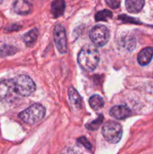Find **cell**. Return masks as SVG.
Wrapping results in <instances>:
<instances>
[{"label":"cell","instance_id":"obj_10","mask_svg":"<svg viewBox=\"0 0 153 154\" xmlns=\"http://www.w3.org/2000/svg\"><path fill=\"white\" fill-rule=\"evenodd\" d=\"M153 57V48L148 47L142 49L138 54L137 61L140 66H146L151 62Z\"/></svg>","mask_w":153,"mask_h":154},{"label":"cell","instance_id":"obj_22","mask_svg":"<svg viewBox=\"0 0 153 154\" xmlns=\"http://www.w3.org/2000/svg\"><path fill=\"white\" fill-rule=\"evenodd\" d=\"M2 2V0H0V4H1Z\"/></svg>","mask_w":153,"mask_h":154},{"label":"cell","instance_id":"obj_6","mask_svg":"<svg viewBox=\"0 0 153 154\" xmlns=\"http://www.w3.org/2000/svg\"><path fill=\"white\" fill-rule=\"evenodd\" d=\"M53 38L57 50L60 54L67 53V36L64 26L62 25H56L53 29Z\"/></svg>","mask_w":153,"mask_h":154},{"label":"cell","instance_id":"obj_7","mask_svg":"<svg viewBox=\"0 0 153 154\" xmlns=\"http://www.w3.org/2000/svg\"><path fill=\"white\" fill-rule=\"evenodd\" d=\"M15 92L13 79L4 80L0 82V102L9 100Z\"/></svg>","mask_w":153,"mask_h":154},{"label":"cell","instance_id":"obj_11","mask_svg":"<svg viewBox=\"0 0 153 154\" xmlns=\"http://www.w3.org/2000/svg\"><path fill=\"white\" fill-rule=\"evenodd\" d=\"M145 4V0H125V7L128 11L137 14L140 11Z\"/></svg>","mask_w":153,"mask_h":154},{"label":"cell","instance_id":"obj_15","mask_svg":"<svg viewBox=\"0 0 153 154\" xmlns=\"http://www.w3.org/2000/svg\"><path fill=\"white\" fill-rule=\"evenodd\" d=\"M89 105L93 110L98 111L103 108L104 105V101L101 96L98 95H94L89 99Z\"/></svg>","mask_w":153,"mask_h":154},{"label":"cell","instance_id":"obj_9","mask_svg":"<svg viewBox=\"0 0 153 154\" xmlns=\"http://www.w3.org/2000/svg\"><path fill=\"white\" fill-rule=\"evenodd\" d=\"M131 114L130 108L125 105H116V106L112 107L110 111V115L113 118L117 120H123Z\"/></svg>","mask_w":153,"mask_h":154},{"label":"cell","instance_id":"obj_13","mask_svg":"<svg viewBox=\"0 0 153 154\" xmlns=\"http://www.w3.org/2000/svg\"><path fill=\"white\" fill-rule=\"evenodd\" d=\"M68 96L71 105L76 109H80L81 107V98L78 92L74 87H70L68 89Z\"/></svg>","mask_w":153,"mask_h":154},{"label":"cell","instance_id":"obj_3","mask_svg":"<svg viewBox=\"0 0 153 154\" xmlns=\"http://www.w3.org/2000/svg\"><path fill=\"white\" fill-rule=\"evenodd\" d=\"M13 81L16 94L22 96H28L35 90V84L30 77L19 75L13 78Z\"/></svg>","mask_w":153,"mask_h":154},{"label":"cell","instance_id":"obj_2","mask_svg":"<svg viewBox=\"0 0 153 154\" xmlns=\"http://www.w3.org/2000/svg\"><path fill=\"white\" fill-rule=\"evenodd\" d=\"M45 112L46 110L44 107L42 106L40 104L36 103L20 113L19 117L24 123L34 124L44 117Z\"/></svg>","mask_w":153,"mask_h":154},{"label":"cell","instance_id":"obj_8","mask_svg":"<svg viewBox=\"0 0 153 154\" xmlns=\"http://www.w3.org/2000/svg\"><path fill=\"white\" fill-rule=\"evenodd\" d=\"M32 0H16L14 4V8L16 13L20 15H27L32 11Z\"/></svg>","mask_w":153,"mask_h":154},{"label":"cell","instance_id":"obj_21","mask_svg":"<svg viewBox=\"0 0 153 154\" xmlns=\"http://www.w3.org/2000/svg\"><path fill=\"white\" fill-rule=\"evenodd\" d=\"M106 2L111 8H118L120 6L119 0H106Z\"/></svg>","mask_w":153,"mask_h":154},{"label":"cell","instance_id":"obj_12","mask_svg":"<svg viewBox=\"0 0 153 154\" xmlns=\"http://www.w3.org/2000/svg\"><path fill=\"white\" fill-rule=\"evenodd\" d=\"M65 2L64 0H54L51 4V12L54 17H58L64 14Z\"/></svg>","mask_w":153,"mask_h":154},{"label":"cell","instance_id":"obj_20","mask_svg":"<svg viewBox=\"0 0 153 154\" xmlns=\"http://www.w3.org/2000/svg\"><path fill=\"white\" fill-rule=\"evenodd\" d=\"M76 143H77L79 145L82 146L83 147H85V148L87 149V150H91L92 148L91 143L86 139V137L82 136V137H80V138H79L77 140H76Z\"/></svg>","mask_w":153,"mask_h":154},{"label":"cell","instance_id":"obj_18","mask_svg":"<svg viewBox=\"0 0 153 154\" xmlns=\"http://www.w3.org/2000/svg\"><path fill=\"white\" fill-rule=\"evenodd\" d=\"M104 120V116L102 114H100V115L98 117V118L96 119L95 120H93L91 123H88L86 125L87 129H90V130H96L99 128V126H100V124L102 123Z\"/></svg>","mask_w":153,"mask_h":154},{"label":"cell","instance_id":"obj_4","mask_svg":"<svg viewBox=\"0 0 153 154\" xmlns=\"http://www.w3.org/2000/svg\"><path fill=\"white\" fill-rule=\"evenodd\" d=\"M102 135L108 142L116 144L121 140L122 136V128L121 125L116 122L109 121L104 125Z\"/></svg>","mask_w":153,"mask_h":154},{"label":"cell","instance_id":"obj_17","mask_svg":"<svg viewBox=\"0 0 153 154\" xmlns=\"http://www.w3.org/2000/svg\"><path fill=\"white\" fill-rule=\"evenodd\" d=\"M16 52V49L14 47L10 45H3L0 48V56L1 57H8L14 54Z\"/></svg>","mask_w":153,"mask_h":154},{"label":"cell","instance_id":"obj_14","mask_svg":"<svg viewBox=\"0 0 153 154\" xmlns=\"http://www.w3.org/2000/svg\"><path fill=\"white\" fill-rule=\"evenodd\" d=\"M38 35V29H33L30 30L29 32H28L24 35L23 37H22L23 42H25L27 46H32V45H34V42L37 40Z\"/></svg>","mask_w":153,"mask_h":154},{"label":"cell","instance_id":"obj_19","mask_svg":"<svg viewBox=\"0 0 153 154\" xmlns=\"http://www.w3.org/2000/svg\"><path fill=\"white\" fill-rule=\"evenodd\" d=\"M122 45L128 51H132L135 48V45H136V42L135 39L132 36L130 37H125L124 40H122Z\"/></svg>","mask_w":153,"mask_h":154},{"label":"cell","instance_id":"obj_1","mask_svg":"<svg viewBox=\"0 0 153 154\" xmlns=\"http://www.w3.org/2000/svg\"><path fill=\"white\" fill-rule=\"evenodd\" d=\"M78 63L82 69L92 72L97 68L100 61V54L96 48L92 45H86L78 54Z\"/></svg>","mask_w":153,"mask_h":154},{"label":"cell","instance_id":"obj_16","mask_svg":"<svg viewBox=\"0 0 153 154\" xmlns=\"http://www.w3.org/2000/svg\"><path fill=\"white\" fill-rule=\"evenodd\" d=\"M112 16V13L110 11L104 10L98 12L95 14V20L97 21H106L110 19Z\"/></svg>","mask_w":153,"mask_h":154},{"label":"cell","instance_id":"obj_5","mask_svg":"<svg viewBox=\"0 0 153 154\" xmlns=\"http://www.w3.org/2000/svg\"><path fill=\"white\" fill-rule=\"evenodd\" d=\"M89 37L96 46L104 47L110 39V31L106 26L98 24L92 29Z\"/></svg>","mask_w":153,"mask_h":154}]
</instances>
